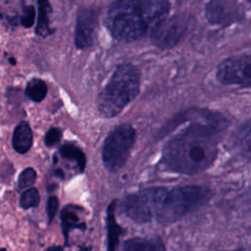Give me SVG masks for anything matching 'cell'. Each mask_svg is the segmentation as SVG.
I'll return each instance as SVG.
<instances>
[{"label":"cell","instance_id":"7a4b0ae2","mask_svg":"<svg viewBox=\"0 0 251 251\" xmlns=\"http://www.w3.org/2000/svg\"><path fill=\"white\" fill-rule=\"evenodd\" d=\"M211 190L203 185L176 188H149L126 196L123 201L126 215L138 224L156 219L172 224L204 205Z\"/></svg>","mask_w":251,"mask_h":251},{"label":"cell","instance_id":"603a6c76","mask_svg":"<svg viewBox=\"0 0 251 251\" xmlns=\"http://www.w3.org/2000/svg\"><path fill=\"white\" fill-rule=\"evenodd\" d=\"M46 251H64V247H63V246H60V245L50 246L49 248H47Z\"/></svg>","mask_w":251,"mask_h":251},{"label":"cell","instance_id":"e0dca14e","mask_svg":"<svg viewBox=\"0 0 251 251\" xmlns=\"http://www.w3.org/2000/svg\"><path fill=\"white\" fill-rule=\"evenodd\" d=\"M47 94V84L41 78H31L25 87V95L33 102H41Z\"/></svg>","mask_w":251,"mask_h":251},{"label":"cell","instance_id":"d6986e66","mask_svg":"<svg viewBox=\"0 0 251 251\" xmlns=\"http://www.w3.org/2000/svg\"><path fill=\"white\" fill-rule=\"evenodd\" d=\"M36 180V172L33 168L28 167L22 171L18 177V189L24 190L25 188L31 187Z\"/></svg>","mask_w":251,"mask_h":251},{"label":"cell","instance_id":"cb8c5ba5","mask_svg":"<svg viewBox=\"0 0 251 251\" xmlns=\"http://www.w3.org/2000/svg\"><path fill=\"white\" fill-rule=\"evenodd\" d=\"M55 176H57L60 177V178H64V173H63V171L60 170V169H58V170L55 171Z\"/></svg>","mask_w":251,"mask_h":251},{"label":"cell","instance_id":"ba28073f","mask_svg":"<svg viewBox=\"0 0 251 251\" xmlns=\"http://www.w3.org/2000/svg\"><path fill=\"white\" fill-rule=\"evenodd\" d=\"M185 30L184 21L178 17L164 19L151 29V41L162 49L174 47Z\"/></svg>","mask_w":251,"mask_h":251},{"label":"cell","instance_id":"9c48e42d","mask_svg":"<svg viewBox=\"0 0 251 251\" xmlns=\"http://www.w3.org/2000/svg\"><path fill=\"white\" fill-rule=\"evenodd\" d=\"M98 17L97 8L82 7L77 11L75 32V45L77 49H85L93 44Z\"/></svg>","mask_w":251,"mask_h":251},{"label":"cell","instance_id":"5bb4252c","mask_svg":"<svg viewBox=\"0 0 251 251\" xmlns=\"http://www.w3.org/2000/svg\"><path fill=\"white\" fill-rule=\"evenodd\" d=\"M59 154L62 158L76 163L79 172H83L86 166V158L83 151L74 143H65L59 148Z\"/></svg>","mask_w":251,"mask_h":251},{"label":"cell","instance_id":"83f0119b","mask_svg":"<svg viewBox=\"0 0 251 251\" xmlns=\"http://www.w3.org/2000/svg\"><path fill=\"white\" fill-rule=\"evenodd\" d=\"M247 1H248V2L251 4V0H247Z\"/></svg>","mask_w":251,"mask_h":251},{"label":"cell","instance_id":"277c9868","mask_svg":"<svg viewBox=\"0 0 251 251\" xmlns=\"http://www.w3.org/2000/svg\"><path fill=\"white\" fill-rule=\"evenodd\" d=\"M140 74L131 64L117 67L98 96V110L105 118L119 115L138 94Z\"/></svg>","mask_w":251,"mask_h":251},{"label":"cell","instance_id":"4316f807","mask_svg":"<svg viewBox=\"0 0 251 251\" xmlns=\"http://www.w3.org/2000/svg\"><path fill=\"white\" fill-rule=\"evenodd\" d=\"M79 251H87L86 249H81V250H79Z\"/></svg>","mask_w":251,"mask_h":251},{"label":"cell","instance_id":"7c38bea8","mask_svg":"<svg viewBox=\"0 0 251 251\" xmlns=\"http://www.w3.org/2000/svg\"><path fill=\"white\" fill-rule=\"evenodd\" d=\"M38 18L35 27V33L41 37H47L54 32V28L50 26V16L52 7L49 0H37Z\"/></svg>","mask_w":251,"mask_h":251},{"label":"cell","instance_id":"5b68a950","mask_svg":"<svg viewBox=\"0 0 251 251\" xmlns=\"http://www.w3.org/2000/svg\"><path fill=\"white\" fill-rule=\"evenodd\" d=\"M135 141V130L128 124L115 127L106 137L102 148L104 167L111 173L118 172L126 162Z\"/></svg>","mask_w":251,"mask_h":251},{"label":"cell","instance_id":"9a60e30c","mask_svg":"<svg viewBox=\"0 0 251 251\" xmlns=\"http://www.w3.org/2000/svg\"><path fill=\"white\" fill-rule=\"evenodd\" d=\"M115 206L116 202H113L107 212V227H108V251H114L121 234V227L118 226L115 220Z\"/></svg>","mask_w":251,"mask_h":251},{"label":"cell","instance_id":"8992f818","mask_svg":"<svg viewBox=\"0 0 251 251\" xmlns=\"http://www.w3.org/2000/svg\"><path fill=\"white\" fill-rule=\"evenodd\" d=\"M217 78L224 84L251 86V54L223 61L218 66Z\"/></svg>","mask_w":251,"mask_h":251},{"label":"cell","instance_id":"30bf717a","mask_svg":"<svg viewBox=\"0 0 251 251\" xmlns=\"http://www.w3.org/2000/svg\"><path fill=\"white\" fill-rule=\"evenodd\" d=\"M80 210H82L81 207L70 204L66 205L61 211V226L66 246L68 245L69 233L71 230L77 228L83 231L85 229V223L83 221H80L79 218L78 211Z\"/></svg>","mask_w":251,"mask_h":251},{"label":"cell","instance_id":"4fadbf2b","mask_svg":"<svg viewBox=\"0 0 251 251\" xmlns=\"http://www.w3.org/2000/svg\"><path fill=\"white\" fill-rule=\"evenodd\" d=\"M124 251H165V246L158 238L137 237L126 241Z\"/></svg>","mask_w":251,"mask_h":251},{"label":"cell","instance_id":"3957f363","mask_svg":"<svg viewBox=\"0 0 251 251\" xmlns=\"http://www.w3.org/2000/svg\"><path fill=\"white\" fill-rule=\"evenodd\" d=\"M168 0H119L107 14L105 25L119 41H134L167 18Z\"/></svg>","mask_w":251,"mask_h":251},{"label":"cell","instance_id":"52a82bcc","mask_svg":"<svg viewBox=\"0 0 251 251\" xmlns=\"http://www.w3.org/2000/svg\"><path fill=\"white\" fill-rule=\"evenodd\" d=\"M238 0H210L206 6V18L213 25H227L243 18Z\"/></svg>","mask_w":251,"mask_h":251},{"label":"cell","instance_id":"ffe728a7","mask_svg":"<svg viewBox=\"0 0 251 251\" xmlns=\"http://www.w3.org/2000/svg\"><path fill=\"white\" fill-rule=\"evenodd\" d=\"M62 138V131L57 127H51L44 136V143L47 147H53L57 145Z\"/></svg>","mask_w":251,"mask_h":251},{"label":"cell","instance_id":"8fae6325","mask_svg":"<svg viewBox=\"0 0 251 251\" xmlns=\"http://www.w3.org/2000/svg\"><path fill=\"white\" fill-rule=\"evenodd\" d=\"M33 143V133L29 124L25 121L20 122L13 132L12 145L19 154H25L28 152Z\"/></svg>","mask_w":251,"mask_h":251},{"label":"cell","instance_id":"484cf974","mask_svg":"<svg viewBox=\"0 0 251 251\" xmlns=\"http://www.w3.org/2000/svg\"><path fill=\"white\" fill-rule=\"evenodd\" d=\"M0 251H7L5 248H0Z\"/></svg>","mask_w":251,"mask_h":251},{"label":"cell","instance_id":"44dd1931","mask_svg":"<svg viewBox=\"0 0 251 251\" xmlns=\"http://www.w3.org/2000/svg\"><path fill=\"white\" fill-rule=\"evenodd\" d=\"M35 21V8L31 5L24 8L23 16L21 18V25L26 28L33 25Z\"/></svg>","mask_w":251,"mask_h":251},{"label":"cell","instance_id":"6da1fadb","mask_svg":"<svg viewBox=\"0 0 251 251\" xmlns=\"http://www.w3.org/2000/svg\"><path fill=\"white\" fill-rule=\"evenodd\" d=\"M188 122L184 130L164 147L163 163L171 171L196 174L209 168L217 156L218 134L226 126L225 118L202 109H191L180 116Z\"/></svg>","mask_w":251,"mask_h":251},{"label":"cell","instance_id":"ac0fdd59","mask_svg":"<svg viewBox=\"0 0 251 251\" xmlns=\"http://www.w3.org/2000/svg\"><path fill=\"white\" fill-rule=\"evenodd\" d=\"M40 202V194L37 188L31 186L25 190L20 197V207L24 210L36 208Z\"/></svg>","mask_w":251,"mask_h":251},{"label":"cell","instance_id":"2e32d148","mask_svg":"<svg viewBox=\"0 0 251 251\" xmlns=\"http://www.w3.org/2000/svg\"><path fill=\"white\" fill-rule=\"evenodd\" d=\"M236 145L240 153L245 158L251 160V120L247 121L238 130Z\"/></svg>","mask_w":251,"mask_h":251},{"label":"cell","instance_id":"7402d4cb","mask_svg":"<svg viewBox=\"0 0 251 251\" xmlns=\"http://www.w3.org/2000/svg\"><path fill=\"white\" fill-rule=\"evenodd\" d=\"M58 208H59V199L56 195H51L48 197L47 199V204H46V212H47V217H48V224L50 225L56 214H57V211H58Z\"/></svg>","mask_w":251,"mask_h":251},{"label":"cell","instance_id":"d4e9b609","mask_svg":"<svg viewBox=\"0 0 251 251\" xmlns=\"http://www.w3.org/2000/svg\"><path fill=\"white\" fill-rule=\"evenodd\" d=\"M9 60H10V62H11L12 65H15V64H16V60H15L14 58H10Z\"/></svg>","mask_w":251,"mask_h":251}]
</instances>
